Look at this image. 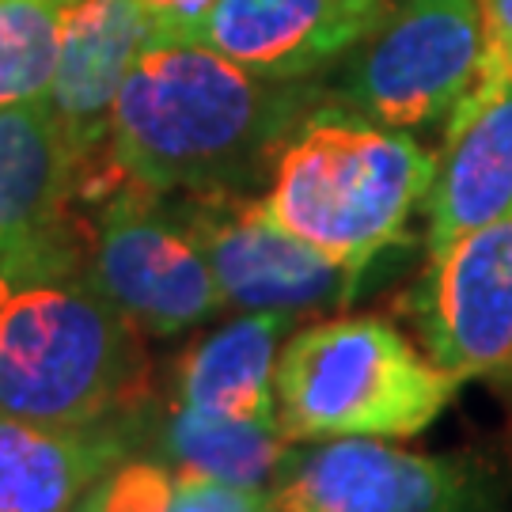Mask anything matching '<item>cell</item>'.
<instances>
[{
	"label": "cell",
	"mask_w": 512,
	"mask_h": 512,
	"mask_svg": "<svg viewBox=\"0 0 512 512\" xmlns=\"http://www.w3.org/2000/svg\"><path fill=\"white\" fill-rule=\"evenodd\" d=\"M315 107V88L247 73L202 42L152 38L118 88L107 160L126 186L160 198L243 190Z\"/></svg>",
	"instance_id": "obj_1"
},
{
	"label": "cell",
	"mask_w": 512,
	"mask_h": 512,
	"mask_svg": "<svg viewBox=\"0 0 512 512\" xmlns=\"http://www.w3.org/2000/svg\"><path fill=\"white\" fill-rule=\"evenodd\" d=\"M88 247L69 228L0 262V414L99 429L133 403L141 327L92 285Z\"/></svg>",
	"instance_id": "obj_2"
},
{
	"label": "cell",
	"mask_w": 512,
	"mask_h": 512,
	"mask_svg": "<svg viewBox=\"0 0 512 512\" xmlns=\"http://www.w3.org/2000/svg\"><path fill=\"white\" fill-rule=\"evenodd\" d=\"M433 175L437 156L403 129L315 107L277 148L262 205L285 232L365 274L403 239Z\"/></svg>",
	"instance_id": "obj_3"
},
{
	"label": "cell",
	"mask_w": 512,
	"mask_h": 512,
	"mask_svg": "<svg viewBox=\"0 0 512 512\" xmlns=\"http://www.w3.org/2000/svg\"><path fill=\"white\" fill-rule=\"evenodd\" d=\"M459 384L387 319L346 315L300 330L277 353V421L296 444L406 440L452 406Z\"/></svg>",
	"instance_id": "obj_4"
},
{
	"label": "cell",
	"mask_w": 512,
	"mask_h": 512,
	"mask_svg": "<svg viewBox=\"0 0 512 512\" xmlns=\"http://www.w3.org/2000/svg\"><path fill=\"white\" fill-rule=\"evenodd\" d=\"M167 209L202 247L224 304L239 311L304 315L346 304L357 289L361 274L285 232L247 190H186Z\"/></svg>",
	"instance_id": "obj_5"
},
{
	"label": "cell",
	"mask_w": 512,
	"mask_h": 512,
	"mask_svg": "<svg viewBox=\"0 0 512 512\" xmlns=\"http://www.w3.org/2000/svg\"><path fill=\"white\" fill-rule=\"evenodd\" d=\"M88 277L129 323L171 338L213 319L224 296L202 247L160 194L122 186L103 202L88 247Z\"/></svg>",
	"instance_id": "obj_6"
},
{
	"label": "cell",
	"mask_w": 512,
	"mask_h": 512,
	"mask_svg": "<svg viewBox=\"0 0 512 512\" xmlns=\"http://www.w3.org/2000/svg\"><path fill=\"white\" fill-rule=\"evenodd\" d=\"M482 65L478 0H406L349 69L346 103L387 129L452 114Z\"/></svg>",
	"instance_id": "obj_7"
},
{
	"label": "cell",
	"mask_w": 512,
	"mask_h": 512,
	"mask_svg": "<svg viewBox=\"0 0 512 512\" xmlns=\"http://www.w3.org/2000/svg\"><path fill=\"white\" fill-rule=\"evenodd\" d=\"M410 315L452 376L512 380V213L429 251Z\"/></svg>",
	"instance_id": "obj_8"
},
{
	"label": "cell",
	"mask_w": 512,
	"mask_h": 512,
	"mask_svg": "<svg viewBox=\"0 0 512 512\" xmlns=\"http://www.w3.org/2000/svg\"><path fill=\"white\" fill-rule=\"evenodd\" d=\"M482 478L448 456H421L387 440H323L289 452L274 512H486Z\"/></svg>",
	"instance_id": "obj_9"
},
{
	"label": "cell",
	"mask_w": 512,
	"mask_h": 512,
	"mask_svg": "<svg viewBox=\"0 0 512 512\" xmlns=\"http://www.w3.org/2000/svg\"><path fill=\"white\" fill-rule=\"evenodd\" d=\"M57 31L46 99L76 156V198L99 202L114 186L107 164L110 110L129 65L156 35L141 0H57Z\"/></svg>",
	"instance_id": "obj_10"
},
{
	"label": "cell",
	"mask_w": 512,
	"mask_h": 512,
	"mask_svg": "<svg viewBox=\"0 0 512 512\" xmlns=\"http://www.w3.org/2000/svg\"><path fill=\"white\" fill-rule=\"evenodd\" d=\"M387 0H217L190 42L266 80H300L349 54Z\"/></svg>",
	"instance_id": "obj_11"
},
{
	"label": "cell",
	"mask_w": 512,
	"mask_h": 512,
	"mask_svg": "<svg viewBox=\"0 0 512 512\" xmlns=\"http://www.w3.org/2000/svg\"><path fill=\"white\" fill-rule=\"evenodd\" d=\"M512 213V80H482L456 103L425 194L429 251Z\"/></svg>",
	"instance_id": "obj_12"
},
{
	"label": "cell",
	"mask_w": 512,
	"mask_h": 512,
	"mask_svg": "<svg viewBox=\"0 0 512 512\" xmlns=\"http://www.w3.org/2000/svg\"><path fill=\"white\" fill-rule=\"evenodd\" d=\"M76 156L46 95L0 107V262L69 232Z\"/></svg>",
	"instance_id": "obj_13"
},
{
	"label": "cell",
	"mask_w": 512,
	"mask_h": 512,
	"mask_svg": "<svg viewBox=\"0 0 512 512\" xmlns=\"http://www.w3.org/2000/svg\"><path fill=\"white\" fill-rule=\"evenodd\" d=\"M122 459V429H54L0 414V512H76Z\"/></svg>",
	"instance_id": "obj_14"
},
{
	"label": "cell",
	"mask_w": 512,
	"mask_h": 512,
	"mask_svg": "<svg viewBox=\"0 0 512 512\" xmlns=\"http://www.w3.org/2000/svg\"><path fill=\"white\" fill-rule=\"evenodd\" d=\"M296 315L247 311L190 349L179 365V406L209 410L220 418L277 421V353Z\"/></svg>",
	"instance_id": "obj_15"
},
{
	"label": "cell",
	"mask_w": 512,
	"mask_h": 512,
	"mask_svg": "<svg viewBox=\"0 0 512 512\" xmlns=\"http://www.w3.org/2000/svg\"><path fill=\"white\" fill-rule=\"evenodd\" d=\"M293 440L281 425L220 418L194 406H175L160 425V456L175 471H194L247 490L274 486Z\"/></svg>",
	"instance_id": "obj_16"
},
{
	"label": "cell",
	"mask_w": 512,
	"mask_h": 512,
	"mask_svg": "<svg viewBox=\"0 0 512 512\" xmlns=\"http://www.w3.org/2000/svg\"><path fill=\"white\" fill-rule=\"evenodd\" d=\"M57 35V0H0V107L50 92Z\"/></svg>",
	"instance_id": "obj_17"
},
{
	"label": "cell",
	"mask_w": 512,
	"mask_h": 512,
	"mask_svg": "<svg viewBox=\"0 0 512 512\" xmlns=\"http://www.w3.org/2000/svg\"><path fill=\"white\" fill-rule=\"evenodd\" d=\"M175 501V467L160 459L118 463L95 482L76 512H167Z\"/></svg>",
	"instance_id": "obj_18"
},
{
	"label": "cell",
	"mask_w": 512,
	"mask_h": 512,
	"mask_svg": "<svg viewBox=\"0 0 512 512\" xmlns=\"http://www.w3.org/2000/svg\"><path fill=\"white\" fill-rule=\"evenodd\" d=\"M167 512H274L266 490H247L194 471H175V501Z\"/></svg>",
	"instance_id": "obj_19"
},
{
	"label": "cell",
	"mask_w": 512,
	"mask_h": 512,
	"mask_svg": "<svg viewBox=\"0 0 512 512\" xmlns=\"http://www.w3.org/2000/svg\"><path fill=\"white\" fill-rule=\"evenodd\" d=\"M482 12V80H512V0H478Z\"/></svg>",
	"instance_id": "obj_20"
},
{
	"label": "cell",
	"mask_w": 512,
	"mask_h": 512,
	"mask_svg": "<svg viewBox=\"0 0 512 512\" xmlns=\"http://www.w3.org/2000/svg\"><path fill=\"white\" fill-rule=\"evenodd\" d=\"M217 0H141L152 35L156 38H183L190 42V35L202 27V19L213 12Z\"/></svg>",
	"instance_id": "obj_21"
}]
</instances>
